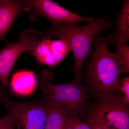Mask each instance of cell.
<instances>
[{
    "instance_id": "10",
    "label": "cell",
    "mask_w": 129,
    "mask_h": 129,
    "mask_svg": "<svg viewBox=\"0 0 129 129\" xmlns=\"http://www.w3.org/2000/svg\"><path fill=\"white\" fill-rule=\"evenodd\" d=\"M36 80L34 72L29 71H20L13 75L11 81V88L16 94L27 95L35 89Z\"/></svg>"
},
{
    "instance_id": "12",
    "label": "cell",
    "mask_w": 129,
    "mask_h": 129,
    "mask_svg": "<svg viewBox=\"0 0 129 129\" xmlns=\"http://www.w3.org/2000/svg\"><path fill=\"white\" fill-rule=\"evenodd\" d=\"M50 53L55 60L57 64L60 63L67 56L69 52L72 51L69 41L64 39L57 40H46Z\"/></svg>"
},
{
    "instance_id": "8",
    "label": "cell",
    "mask_w": 129,
    "mask_h": 129,
    "mask_svg": "<svg viewBox=\"0 0 129 129\" xmlns=\"http://www.w3.org/2000/svg\"><path fill=\"white\" fill-rule=\"evenodd\" d=\"M26 1L0 0V41L4 40Z\"/></svg>"
},
{
    "instance_id": "2",
    "label": "cell",
    "mask_w": 129,
    "mask_h": 129,
    "mask_svg": "<svg viewBox=\"0 0 129 129\" xmlns=\"http://www.w3.org/2000/svg\"><path fill=\"white\" fill-rule=\"evenodd\" d=\"M96 36L93 42L95 50L87 64V80L95 92L113 94L120 91L121 67L115 53L109 50L108 37L101 33Z\"/></svg>"
},
{
    "instance_id": "16",
    "label": "cell",
    "mask_w": 129,
    "mask_h": 129,
    "mask_svg": "<svg viewBox=\"0 0 129 129\" xmlns=\"http://www.w3.org/2000/svg\"><path fill=\"white\" fill-rule=\"evenodd\" d=\"M120 91L124 95V97L122 98L123 102L128 106L129 103V77H126L121 79V86Z\"/></svg>"
},
{
    "instance_id": "17",
    "label": "cell",
    "mask_w": 129,
    "mask_h": 129,
    "mask_svg": "<svg viewBox=\"0 0 129 129\" xmlns=\"http://www.w3.org/2000/svg\"><path fill=\"white\" fill-rule=\"evenodd\" d=\"M0 129H14L13 122L8 114L0 119Z\"/></svg>"
},
{
    "instance_id": "18",
    "label": "cell",
    "mask_w": 129,
    "mask_h": 129,
    "mask_svg": "<svg viewBox=\"0 0 129 129\" xmlns=\"http://www.w3.org/2000/svg\"><path fill=\"white\" fill-rule=\"evenodd\" d=\"M86 123L91 129H112L106 125L98 123L87 119Z\"/></svg>"
},
{
    "instance_id": "13",
    "label": "cell",
    "mask_w": 129,
    "mask_h": 129,
    "mask_svg": "<svg viewBox=\"0 0 129 129\" xmlns=\"http://www.w3.org/2000/svg\"><path fill=\"white\" fill-rule=\"evenodd\" d=\"M47 37L36 44L32 52L36 60L40 64L47 65L51 67L57 65L55 60L50 53L46 40Z\"/></svg>"
},
{
    "instance_id": "1",
    "label": "cell",
    "mask_w": 129,
    "mask_h": 129,
    "mask_svg": "<svg viewBox=\"0 0 129 129\" xmlns=\"http://www.w3.org/2000/svg\"><path fill=\"white\" fill-rule=\"evenodd\" d=\"M112 27V24L106 16L94 19L81 27L63 23L52 24L42 33L46 37H57L69 41L75 60L72 71L79 82L82 78L83 62L92 53V46L95 36Z\"/></svg>"
},
{
    "instance_id": "14",
    "label": "cell",
    "mask_w": 129,
    "mask_h": 129,
    "mask_svg": "<svg viewBox=\"0 0 129 129\" xmlns=\"http://www.w3.org/2000/svg\"><path fill=\"white\" fill-rule=\"evenodd\" d=\"M114 53L117 58L121 67L122 73H128L129 71V47L127 44L115 46Z\"/></svg>"
},
{
    "instance_id": "5",
    "label": "cell",
    "mask_w": 129,
    "mask_h": 129,
    "mask_svg": "<svg viewBox=\"0 0 129 129\" xmlns=\"http://www.w3.org/2000/svg\"><path fill=\"white\" fill-rule=\"evenodd\" d=\"M47 37L39 30L27 29L20 33L18 41L7 43L0 50V81L7 91L8 77L19 57L26 51H32L36 44Z\"/></svg>"
},
{
    "instance_id": "9",
    "label": "cell",
    "mask_w": 129,
    "mask_h": 129,
    "mask_svg": "<svg viewBox=\"0 0 129 129\" xmlns=\"http://www.w3.org/2000/svg\"><path fill=\"white\" fill-rule=\"evenodd\" d=\"M109 44L118 45L126 44L129 40V1L123 2L118 15L115 34L108 37Z\"/></svg>"
},
{
    "instance_id": "19",
    "label": "cell",
    "mask_w": 129,
    "mask_h": 129,
    "mask_svg": "<svg viewBox=\"0 0 129 129\" xmlns=\"http://www.w3.org/2000/svg\"><path fill=\"white\" fill-rule=\"evenodd\" d=\"M6 95H8L7 91L5 90L3 85L2 84H0V98Z\"/></svg>"
},
{
    "instance_id": "4",
    "label": "cell",
    "mask_w": 129,
    "mask_h": 129,
    "mask_svg": "<svg viewBox=\"0 0 129 129\" xmlns=\"http://www.w3.org/2000/svg\"><path fill=\"white\" fill-rule=\"evenodd\" d=\"M16 129H44L48 114V103L44 98L29 102L14 101L9 95L0 98Z\"/></svg>"
},
{
    "instance_id": "15",
    "label": "cell",
    "mask_w": 129,
    "mask_h": 129,
    "mask_svg": "<svg viewBox=\"0 0 129 129\" xmlns=\"http://www.w3.org/2000/svg\"><path fill=\"white\" fill-rule=\"evenodd\" d=\"M67 129H91L86 123L81 122L79 118L78 114L71 113L67 116Z\"/></svg>"
},
{
    "instance_id": "3",
    "label": "cell",
    "mask_w": 129,
    "mask_h": 129,
    "mask_svg": "<svg viewBox=\"0 0 129 129\" xmlns=\"http://www.w3.org/2000/svg\"><path fill=\"white\" fill-rule=\"evenodd\" d=\"M53 75L46 70L40 76L39 85L42 96L48 102L62 106L71 113H82L85 108V89L78 81L65 84H54L51 81Z\"/></svg>"
},
{
    "instance_id": "11",
    "label": "cell",
    "mask_w": 129,
    "mask_h": 129,
    "mask_svg": "<svg viewBox=\"0 0 129 129\" xmlns=\"http://www.w3.org/2000/svg\"><path fill=\"white\" fill-rule=\"evenodd\" d=\"M48 103V114L44 129H67L66 119L71 113L62 106Z\"/></svg>"
},
{
    "instance_id": "7",
    "label": "cell",
    "mask_w": 129,
    "mask_h": 129,
    "mask_svg": "<svg viewBox=\"0 0 129 129\" xmlns=\"http://www.w3.org/2000/svg\"><path fill=\"white\" fill-rule=\"evenodd\" d=\"M23 9L26 11L31 12L32 20L37 17L45 18L53 24L63 23L76 25L80 22L90 23L94 19L93 17L76 14L50 0L26 1Z\"/></svg>"
},
{
    "instance_id": "6",
    "label": "cell",
    "mask_w": 129,
    "mask_h": 129,
    "mask_svg": "<svg viewBox=\"0 0 129 129\" xmlns=\"http://www.w3.org/2000/svg\"><path fill=\"white\" fill-rule=\"evenodd\" d=\"M88 119L112 129H129L128 105L123 102L122 97L112 94L101 95Z\"/></svg>"
}]
</instances>
